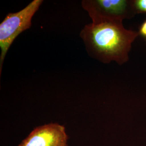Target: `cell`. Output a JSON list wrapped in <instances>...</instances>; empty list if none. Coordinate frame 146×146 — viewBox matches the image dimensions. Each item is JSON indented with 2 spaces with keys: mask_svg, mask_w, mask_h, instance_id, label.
<instances>
[{
  "mask_svg": "<svg viewBox=\"0 0 146 146\" xmlns=\"http://www.w3.org/2000/svg\"><path fill=\"white\" fill-rule=\"evenodd\" d=\"M139 32L125 28L122 23L104 22L86 25L80 32L89 55L104 63L119 65L129 60L131 44Z\"/></svg>",
  "mask_w": 146,
  "mask_h": 146,
  "instance_id": "1",
  "label": "cell"
},
{
  "mask_svg": "<svg viewBox=\"0 0 146 146\" xmlns=\"http://www.w3.org/2000/svg\"><path fill=\"white\" fill-rule=\"evenodd\" d=\"M42 3V0H34L21 11L8 14L0 23V75L11 45L23 31L31 28L32 19Z\"/></svg>",
  "mask_w": 146,
  "mask_h": 146,
  "instance_id": "2",
  "label": "cell"
},
{
  "mask_svg": "<svg viewBox=\"0 0 146 146\" xmlns=\"http://www.w3.org/2000/svg\"><path fill=\"white\" fill-rule=\"evenodd\" d=\"M82 8L92 20V23L121 22L137 14L134 0H83Z\"/></svg>",
  "mask_w": 146,
  "mask_h": 146,
  "instance_id": "3",
  "label": "cell"
},
{
  "mask_svg": "<svg viewBox=\"0 0 146 146\" xmlns=\"http://www.w3.org/2000/svg\"><path fill=\"white\" fill-rule=\"evenodd\" d=\"M64 125L50 123L35 128L19 146H68Z\"/></svg>",
  "mask_w": 146,
  "mask_h": 146,
  "instance_id": "4",
  "label": "cell"
},
{
  "mask_svg": "<svg viewBox=\"0 0 146 146\" xmlns=\"http://www.w3.org/2000/svg\"><path fill=\"white\" fill-rule=\"evenodd\" d=\"M134 5L137 14H146V0H134Z\"/></svg>",
  "mask_w": 146,
  "mask_h": 146,
  "instance_id": "5",
  "label": "cell"
},
{
  "mask_svg": "<svg viewBox=\"0 0 146 146\" xmlns=\"http://www.w3.org/2000/svg\"><path fill=\"white\" fill-rule=\"evenodd\" d=\"M139 33L143 37H146V20L142 22L139 28Z\"/></svg>",
  "mask_w": 146,
  "mask_h": 146,
  "instance_id": "6",
  "label": "cell"
}]
</instances>
